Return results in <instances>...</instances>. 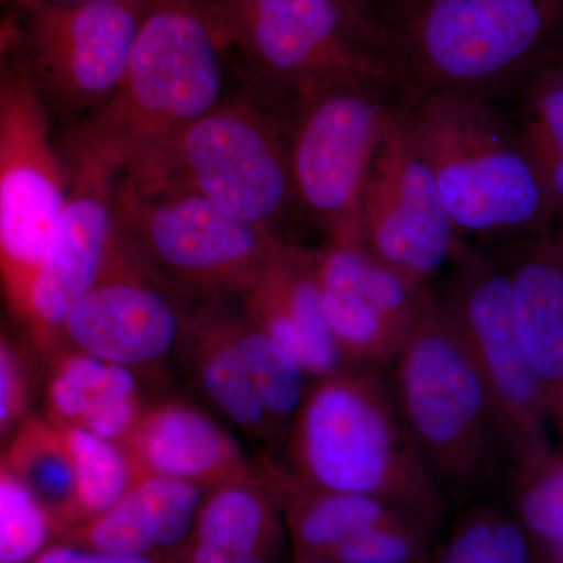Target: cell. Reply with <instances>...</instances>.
I'll return each mask as SVG.
<instances>
[{"label":"cell","mask_w":563,"mask_h":563,"mask_svg":"<svg viewBox=\"0 0 563 563\" xmlns=\"http://www.w3.org/2000/svg\"><path fill=\"white\" fill-rule=\"evenodd\" d=\"M384 372L350 366L309 385L287 433L288 468L313 487L380 499L437 531L450 503Z\"/></svg>","instance_id":"2"},{"label":"cell","mask_w":563,"mask_h":563,"mask_svg":"<svg viewBox=\"0 0 563 563\" xmlns=\"http://www.w3.org/2000/svg\"><path fill=\"white\" fill-rule=\"evenodd\" d=\"M231 47L210 0H155L120 87L79 132L124 168L220 106Z\"/></svg>","instance_id":"3"},{"label":"cell","mask_w":563,"mask_h":563,"mask_svg":"<svg viewBox=\"0 0 563 563\" xmlns=\"http://www.w3.org/2000/svg\"><path fill=\"white\" fill-rule=\"evenodd\" d=\"M20 7L38 5V3H110V5L150 7L155 0H13Z\"/></svg>","instance_id":"36"},{"label":"cell","mask_w":563,"mask_h":563,"mask_svg":"<svg viewBox=\"0 0 563 563\" xmlns=\"http://www.w3.org/2000/svg\"><path fill=\"white\" fill-rule=\"evenodd\" d=\"M120 232L96 282L70 310L62 346L132 369H150L184 343L191 312Z\"/></svg>","instance_id":"13"},{"label":"cell","mask_w":563,"mask_h":563,"mask_svg":"<svg viewBox=\"0 0 563 563\" xmlns=\"http://www.w3.org/2000/svg\"><path fill=\"white\" fill-rule=\"evenodd\" d=\"M122 448L131 459L136 483L144 477H168L210 492L236 481L257 479V463L251 462L235 437L190 404L146 407Z\"/></svg>","instance_id":"17"},{"label":"cell","mask_w":563,"mask_h":563,"mask_svg":"<svg viewBox=\"0 0 563 563\" xmlns=\"http://www.w3.org/2000/svg\"><path fill=\"white\" fill-rule=\"evenodd\" d=\"M68 169V199L21 318L46 351L60 350L63 322L101 277L117 236L120 165L77 132Z\"/></svg>","instance_id":"12"},{"label":"cell","mask_w":563,"mask_h":563,"mask_svg":"<svg viewBox=\"0 0 563 563\" xmlns=\"http://www.w3.org/2000/svg\"><path fill=\"white\" fill-rule=\"evenodd\" d=\"M21 41V22L18 20L16 14H9V16L0 20V73H2L3 65L9 58L11 49L18 46Z\"/></svg>","instance_id":"35"},{"label":"cell","mask_w":563,"mask_h":563,"mask_svg":"<svg viewBox=\"0 0 563 563\" xmlns=\"http://www.w3.org/2000/svg\"><path fill=\"white\" fill-rule=\"evenodd\" d=\"M240 299L243 317L279 343L309 379H322L350 368L322 310L312 250L282 243Z\"/></svg>","instance_id":"18"},{"label":"cell","mask_w":563,"mask_h":563,"mask_svg":"<svg viewBox=\"0 0 563 563\" xmlns=\"http://www.w3.org/2000/svg\"><path fill=\"white\" fill-rule=\"evenodd\" d=\"M555 65H558L559 70H561L562 77H563V52L561 55H559L558 58H555Z\"/></svg>","instance_id":"37"},{"label":"cell","mask_w":563,"mask_h":563,"mask_svg":"<svg viewBox=\"0 0 563 563\" xmlns=\"http://www.w3.org/2000/svg\"><path fill=\"white\" fill-rule=\"evenodd\" d=\"M7 462L57 526L58 537L81 523L77 473L60 426L31 418L21 426Z\"/></svg>","instance_id":"25"},{"label":"cell","mask_w":563,"mask_h":563,"mask_svg":"<svg viewBox=\"0 0 563 563\" xmlns=\"http://www.w3.org/2000/svg\"><path fill=\"white\" fill-rule=\"evenodd\" d=\"M0 288L22 318L69 191L68 165L31 73L0 80Z\"/></svg>","instance_id":"10"},{"label":"cell","mask_w":563,"mask_h":563,"mask_svg":"<svg viewBox=\"0 0 563 563\" xmlns=\"http://www.w3.org/2000/svg\"><path fill=\"white\" fill-rule=\"evenodd\" d=\"M361 222L363 244L418 284L429 285L462 250V235L407 132L401 103L363 185Z\"/></svg>","instance_id":"14"},{"label":"cell","mask_w":563,"mask_h":563,"mask_svg":"<svg viewBox=\"0 0 563 563\" xmlns=\"http://www.w3.org/2000/svg\"><path fill=\"white\" fill-rule=\"evenodd\" d=\"M236 339L266 412L287 439L309 388V376L279 343L251 324L242 312L236 318Z\"/></svg>","instance_id":"27"},{"label":"cell","mask_w":563,"mask_h":563,"mask_svg":"<svg viewBox=\"0 0 563 563\" xmlns=\"http://www.w3.org/2000/svg\"><path fill=\"white\" fill-rule=\"evenodd\" d=\"M192 539L231 563H287V528L279 506L258 479L236 481L207 493Z\"/></svg>","instance_id":"24"},{"label":"cell","mask_w":563,"mask_h":563,"mask_svg":"<svg viewBox=\"0 0 563 563\" xmlns=\"http://www.w3.org/2000/svg\"><path fill=\"white\" fill-rule=\"evenodd\" d=\"M373 11L402 106L440 92L495 102L563 52V0H383Z\"/></svg>","instance_id":"1"},{"label":"cell","mask_w":563,"mask_h":563,"mask_svg":"<svg viewBox=\"0 0 563 563\" xmlns=\"http://www.w3.org/2000/svg\"><path fill=\"white\" fill-rule=\"evenodd\" d=\"M222 299L191 312L181 346L199 390L231 424L263 450L273 453L284 440L263 406L236 339V318Z\"/></svg>","instance_id":"21"},{"label":"cell","mask_w":563,"mask_h":563,"mask_svg":"<svg viewBox=\"0 0 563 563\" xmlns=\"http://www.w3.org/2000/svg\"><path fill=\"white\" fill-rule=\"evenodd\" d=\"M526 528L550 544L563 542V465L536 470L518 501Z\"/></svg>","instance_id":"32"},{"label":"cell","mask_w":563,"mask_h":563,"mask_svg":"<svg viewBox=\"0 0 563 563\" xmlns=\"http://www.w3.org/2000/svg\"><path fill=\"white\" fill-rule=\"evenodd\" d=\"M442 302L490 393L507 443L526 461L542 454L548 393L526 357L506 273L463 244Z\"/></svg>","instance_id":"11"},{"label":"cell","mask_w":563,"mask_h":563,"mask_svg":"<svg viewBox=\"0 0 563 563\" xmlns=\"http://www.w3.org/2000/svg\"><path fill=\"white\" fill-rule=\"evenodd\" d=\"M60 428L76 465L80 525H84L120 501L135 485V473L121 444L84 429Z\"/></svg>","instance_id":"28"},{"label":"cell","mask_w":563,"mask_h":563,"mask_svg":"<svg viewBox=\"0 0 563 563\" xmlns=\"http://www.w3.org/2000/svg\"><path fill=\"white\" fill-rule=\"evenodd\" d=\"M555 404H558L559 410H561L562 421H563V396H562V398H559L558 401H555Z\"/></svg>","instance_id":"38"},{"label":"cell","mask_w":563,"mask_h":563,"mask_svg":"<svg viewBox=\"0 0 563 563\" xmlns=\"http://www.w3.org/2000/svg\"><path fill=\"white\" fill-rule=\"evenodd\" d=\"M390 368L404 420L433 483L450 504L479 498L495 479L507 439L457 325L433 292Z\"/></svg>","instance_id":"4"},{"label":"cell","mask_w":563,"mask_h":563,"mask_svg":"<svg viewBox=\"0 0 563 563\" xmlns=\"http://www.w3.org/2000/svg\"><path fill=\"white\" fill-rule=\"evenodd\" d=\"M121 179L192 192L276 235L296 209L287 139L268 114L246 102H221L136 155Z\"/></svg>","instance_id":"6"},{"label":"cell","mask_w":563,"mask_h":563,"mask_svg":"<svg viewBox=\"0 0 563 563\" xmlns=\"http://www.w3.org/2000/svg\"><path fill=\"white\" fill-rule=\"evenodd\" d=\"M521 143L542 181L551 214L563 213V77L548 63L517 91Z\"/></svg>","instance_id":"26"},{"label":"cell","mask_w":563,"mask_h":563,"mask_svg":"<svg viewBox=\"0 0 563 563\" xmlns=\"http://www.w3.org/2000/svg\"><path fill=\"white\" fill-rule=\"evenodd\" d=\"M379 80H342L298 96L287 136L295 207L325 243H363V185L399 101Z\"/></svg>","instance_id":"7"},{"label":"cell","mask_w":563,"mask_h":563,"mask_svg":"<svg viewBox=\"0 0 563 563\" xmlns=\"http://www.w3.org/2000/svg\"><path fill=\"white\" fill-rule=\"evenodd\" d=\"M13 2V0H0V7L3 5V3Z\"/></svg>","instance_id":"40"},{"label":"cell","mask_w":563,"mask_h":563,"mask_svg":"<svg viewBox=\"0 0 563 563\" xmlns=\"http://www.w3.org/2000/svg\"><path fill=\"white\" fill-rule=\"evenodd\" d=\"M0 165H2V140H0Z\"/></svg>","instance_id":"39"},{"label":"cell","mask_w":563,"mask_h":563,"mask_svg":"<svg viewBox=\"0 0 563 563\" xmlns=\"http://www.w3.org/2000/svg\"><path fill=\"white\" fill-rule=\"evenodd\" d=\"M31 563H177L169 558H152V555H125L102 553L87 550L73 543H52L43 553L36 555Z\"/></svg>","instance_id":"33"},{"label":"cell","mask_w":563,"mask_h":563,"mask_svg":"<svg viewBox=\"0 0 563 563\" xmlns=\"http://www.w3.org/2000/svg\"><path fill=\"white\" fill-rule=\"evenodd\" d=\"M432 563H531V553L523 529L477 499L457 518Z\"/></svg>","instance_id":"29"},{"label":"cell","mask_w":563,"mask_h":563,"mask_svg":"<svg viewBox=\"0 0 563 563\" xmlns=\"http://www.w3.org/2000/svg\"><path fill=\"white\" fill-rule=\"evenodd\" d=\"M54 537L51 515L0 455V563H31Z\"/></svg>","instance_id":"30"},{"label":"cell","mask_w":563,"mask_h":563,"mask_svg":"<svg viewBox=\"0 0 563 563\" xmlns=\"http://www.w3.org/2000/svg\"><path fill=\"white\" fill-rule=\"evenodd\" d=\"M210 2L247 65L296 96L342 80L391 87L372 0Z\"/></svg>","instance_id":"8"},{"label":"cell","mask_w":563,"mask_h":563,"mask_svg":"<svg viewBox=\"0 0 563 563\" xmlns=\"http://www.w3.org/2000/svg\"><path fill=\"white\" fill-rule=\"evenodd\" d=\"M207 493L168 477H144L107 512L60 539L102 553L169 558L190 539Z\"/></svg>","instance_id":"20"},{"label":"cell","mask_w":563,"mask_h":563,"mask_svg":"<svg viewBox=\"0 0 563 563\" xmlns=\"http://www.w3.org/2000/svg\"><path fill=\"white\" fill-rule=\"evenodd\" d=\"M433 532L420 521L384 526L340 544L322 562L428 563Z\"/></svg>","instance_id":"31"},{"label":"cell","mask_w":563,"mask_h":563,"mask_svg":"<svg viewBox=\"0 0 563 563\" xmlns=\"http://www.w3.org/2000/svg\"><path fill=\"white\" fill-rule=\"evenodd\" d=\"M24 402L25 390L20 369L0 333V422L3 428H9L20 417Z\"/></svg>","instance_id":"34"},{"label":"cell","mask_w":563,"mask_h":563,"mask_svg":"<svg viewBox=\"0 0 563 563\" xmlns=\"http://www.w3.org/2000/svg\"><path fill=\"white\" fill-rule=\"evenodd\" d=\"M55 354L47 383V420L124 446L144 413L136 374L84 352Z\"/></svg>","instance_id":"22"},{"label":"cell","mask_w":563,"mask_h":563,"mask_svg":"<svg viewBox=\"0 0 563 563\" xmlns=\"http://www.w3.org/2000/svg\"><path fill=\"white\" fill-rule=\"evenodd\" d=\"M257 479L279 506L291 563L322 562L362 533L420 521L380 499L313 487L266 455L257 462Z\"/></svg>","instance_id":"19"},{"label":"cell","mask_w":563,"mask_h":563,"mask_svg":"<svg viewBox=\"0 0 563 563\" xmlns=\"http://www.w3.org/2000/svg\"><path fill=\"white\" fill-rule=\"evenodd\" d=\"M313 276L336 346L354 368H390L431 299L363 243L312 250Z\"/></svg>","instance_id":"16"},{"label":"cell","mask_w":563,"mask_h":563,"mask_svg":"<svg viewBox=\"0 0 563 563\" xmlns=\"http://www.w3.org/2000/svg\"><path fill=\"white\" fill-rule=\"evenodd\" d=\"M3 431H5V428H3L2 422H0V433H2Z\"/></svg>","instance_id":"41"},{"label":"cell","mask_w":563,"mask_h":563,"mask_svg":"<svg viewBox=\"0 0 563 563\" xmlns=\"http://www.w3.org/2000/svg\"><path fill=\"white\" fill-rule=\"evenodd\" d=\"M504 273L526 357L555 402L563 396V244H529Z\"/></svg>","instance_id":"23"},{"label":"cell","mask_w":563,"mask_h":563,"mask_svg":"<svg viewBox=\"0 0 563 563\" xmlns=\"http://www.w3.org/2000/svg\"><path fill=\"white\" fill-rule=\"evenodd\" d=\"M24 11L21 38L41 95L69 111H96L120 87L147 7L38 3Z\"/></svg>","instance_id":"15"},{"label":"cell","mask_w":563,"mask_h":563,"mask_svg":"<svg viewBox=\"0 0 563 563\" xmlns=\"http://www.w3.org/2000/svg\"><path fill=\"white\" fill-rule=\"evenodd\" d=\"M404 121L459 233L539 231L553 218L542 181L512 122L474 96H422Z\"/></svg>","instance_id":"5"},{"label":"cell","mask_w":563,"mask_h":563,"mask_svg":"<svg viewBox=\"0 0 563 563\" xmlns=\"http://www.w3.org/2000/svg\"><path fill=\"white\" fill-rule=\"evenodd\" d=\"M117 225L143 261L180 292L242 298L280 244L201 196L118 180Z\"/></svg>","instance_id":"9"}]
</instances>
